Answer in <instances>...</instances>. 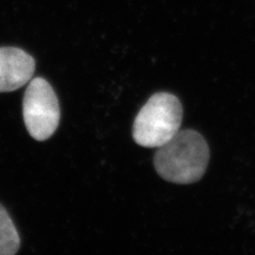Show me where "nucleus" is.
<instances>
[{"mask_svg":"<svg viewBox=\"0 0 255 255\" xmlns=\"http://www.w3.org/2000/svg\"><path fill=\"white\" fill-rule=\"evenodd\" d=\"M183 108L169 93H156L143 106L133 125V138L137 145L158 148L180 131Z\"/></svg>","mask_w":255,"mask_h":255,"instance_id":"nucleus-2","label":"nucleus"},{"mask_svg":"<svg viewBox=\"0 0 255 255\" xmlns=\"http://www.w3.org/2000/svg\"><path fill=\"white\" fill-rule=\"evenodd\" d=\"M35 61L19 48H0V93L13 92L33 77Z\"/></svg>","mask_w":255,"mask_h":255,"instance_id":"nucleus-4","label":"nucleus"},{"mask_svg":"<svg viewBox=\"0 0 255 255\" xmlns=\"http://www.w3.org/2000/svg\"><path fill=\"white\" fill-rule=\"evenodd\" d=\"M209 161L210 149L202 135L194 130H182L158 147L154 167L166 181L191 184L203 177Z\"/></svg>","mask_w":255,"mask_h":255,"instance_id":"nucleus-1","label":"nucleus"},{"mask_svg":"<svg viewBox=\"0 0 255 255\" xmlns=\"http://www.w3.org/2000/svg\"><path fill=\"white\" fill-rule=\"evenodd\" d=\"M20 239L6 210L0 204V255H13L19 250Z\"/></svg>","mask_w":255,"mask_h":255,"instance_id":"nucleus-5","label":"nucleus"},{"mask_svg":"<svg viewBox=\"0 0 255 255\" xmlns=\"http://www.w3.org/2000/svg\"><path fill=\"white\" fill-rule=\"evenodd\" d=\"M22 114L29 134L36 140L48 139L58 129L61 116L59 100L47 80H31L23 96Z\"/></svg>","mask_w":255,"mask_h":255,"instance_id":"nucleus-3","label":"nucleus"}]
</instances>
